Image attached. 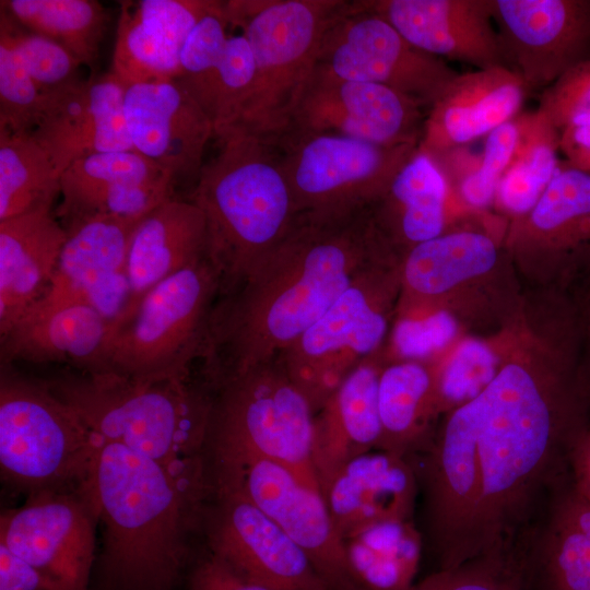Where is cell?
<instances>
[{"label":"cell","instance_id":"cell-12","mask_svg":"<svg viewBox=\"0 0 590 590\" xmlns=\"http://www.w3.org/2000/svg\"><path fill=\"white\" fill-rule=\"evenodd\" d=\"M297 216L341 217L371 206L420 143L385 146L330 133L275 141Z\"/></svg>","mask_w":590,"mask_h":590},{"label":"cell","instance_id":"cell-19","mask_svg":"<svg viewBox=\"0 0 590 590\" xmlns=\"http://www.w3.org/2000/svg\"><path fill=\"white\" fill-rule=\"evenodd\" d=\"M505 66L532 90L590 59V0H492Z\"/></svg>","mask_w":590,"mask_h":590},{"label":"cell","instance_id":"cell-6","mask_svg":"<svg viewBox=\"0 0 590 590\" xmlns=\"http://www.w3.org/2000/svg\"><path fill=\"white\" fill-rule=\"evenodd\" d=\"M504 238L477 227L453 226L410 249L402 258L396 315L441 309L471 333L498 330L524 292Z\"/></svg>","mask_w":590,"mask_h":590},{"label":"cell","instance_id":"cell-31","mask_svg":"<svg viewBox=\"0 0 590 590\" xmlns=\"http://www.w3.org/2000/svg\"><path fill=\"white\" fill-rule=\"evenodd\" d=\"M205 257L206 226L200 208L175 197L162 202L132 234L126 260L130 298L122 316L153 286Z\"/></svg>","mask_w":590,"mask_h":590},{"label":"cell","instance_id":"cell-41","mask_svg":"<svg viewBox=\"0 0 590 590\" xmlns=\"http://www.w3.org/2000/svg\"><path fill=\"white\" fill-rule=\"evenodd\" d=\"M471 333L452 314L441 309H417L394 316L382 350L385 363L414 361L433 363L463 335Z\"/></svg>","mask_w":590,"mask_h":590},{"label":"cell","instance_id":"cell-26","mask_svg":"<svg viewBox=\"0 0 590 590\" xmlns=\"http://www.w3.org/2000/svg\"><path fill=\"white\" fill-rule=\"evenodd\" d=\"M321 493L344 541L375 523L413 519L420 487L409 457L373 450L340 468Z\"/></svg>","mask_w":590,"mask_h":590},{"label":"cell","instance_id":"cell-27","mask_svg":"<svg viewBox=\"0 0 590 590\" xmlns=\"http://www.w3.org/2000/svg\"><path fill=\"white\" fill-rule=\"evenodd\" d=\"M369 211L377 231L402 257L479 213L460 202L436 158L420 149Z\"/></svg>","mask_w":590,"mask_h":590},{"label":"cell","instance_id":"cell-44","mask_svg":"<svg viewBox=\"0 0 590 590\" xmlns=\"http://www.w3.org/2000/svg\"><path fill=\"white\" fill-rule=\"evenodd\" d=\"M44 103L45 94L27 72L9 33L0 26V127L30 133Z\"/></svg>","mask_w":590,"mask_h":590},{"label":"cell","instance_id":"cell-52","mask_svg":"<svg viewBox=\"0 0 590 590\" xmlns=\"http://www.w3.org/2000/svg\"><path fill=\"white\" fill-rule=\"evenodd\" d=\"M578 381L581 394L590 411V310H585V331L580 354Z\"/></svg>","mask_w":590,"mask_h":590},{"label":"cell","instance_id":"cell-23","mask_svg":"<svg viewBox=\"0 0 590 590\" xmlns=\"http://www.w3.org/2000/svg\"><path fill=\"white\" fill-rule=\"evenodd\" d=\"M172 175L137 151L88 155L60 176L56 217L67 231L99 215L143 217L173 197Z\"/></svg>","mask_w":590,"mask_h":590},{"label":"cell","instance_id":"cell-3","mask_svg":"<svg viewBox=\"0 0 590 590\" xmlns=\"http://www.w3.org/2000/svg\"><path fill=\"white\" fill-rule=\"evenodd\" d=\"M91 481L103 551L97 590H178L194 559L190 538L200 531L209 489L184 481L156 461L105 441Z\"/></svg>","mask_w":590,"mask_h":590},{"label":"cell","instance_id":"cell-32","mask_svg":"<svg viewBox=\"0 0 590 590\" xmlns=\"http://www.w3.org/2000/svg\"><path fill=\"white\" fill-rule=\"evenodd\" d=\"M381 435L377 450L409 457L432 437L441 412L430 364L385 363L378 385Z\"/></svg>","mask_w":590,"mask_h":590},{"label":"cell","instance_id":"cell-2","mask_svg":"<svg viewBox=\"0 0 590 590\" xmlns=\"http://www.w3.org/2000/svg\"><path fill=\"white\" fill-rule=\"evenodd\" d=\"M391 251L369 208L341 217L297 216L247 276L217 297L199 361L204 382L213 389L276 359L365 267Z\"/></svg>","mask_w":590,"mask_h":590},{"label":"cell","instance_id":"cell-35","mask_svg":"<svg viewBox=\"0 0 590 590\" xmlns=\"http://www.w3.org/2000/svg\"><path fill=\"white\" fill-rule=\"evenodd\" d=\"M0 8L24 28L68 50L93 67L104 39L108 14L96 0H1Z\"/></svg>","mask_w":590,"mask_h":590},{"label":"cell","instance_id":"cell-54","mask_svg":"<svg viewBox=\"0 0 590 590\" xmlns=\"http://www.w3.org/2000/svg\"><path fill=\"white\" fill-rule=\"evenodd\" d=\"M589 303H590V302H589ZM588 309L590 310V304H589V306H588Z\"/></svg>","mask_w":590,"mask_h":590},{"label":"cell","instance_id":"cell-45","mask_svg":"<svg viewBox=\"0 0 590 590\" xmlns=\"http://www.w3.org/2000/svg\"><path fill=\"white\" fill-rule=\"evenodd\" d=\"M0 26L9 33L27 72L44 94L82 80L78 74L82 64L59 44L24 28L2 10Z\"/></svg>","mask_w":590,"mask_h":590},{"label":"cell","instance_id":"cell-8","mask_svg":"<svg viewBox=\"0 0 590 590\" xmlns=\"http://www.w3.org/2000/svg\"><path fill=\"white\" fill-rule=\"evenodd\" d=\"M402 258L391 251L365 267L276 357L315 413L357 365L384 350L400 297Z\"/></svg>","mask_w":590,"mask_h":590},{"label":"cell","instance_id":"cell-18","mask_svg":"<svg viewBox=\"0 0 590 590\" xmlns=\"http://www.w3.org/2000/svg\"><path fill=\"white\" fill-rule=\"evenodd\" d=\"M422 108L386 86L340 79L315 68L284 134L330 133L385 146L420 143Z\"/></svg>","mask_w":590,"mask_h":590},{"label":"cell","instance_id":"cell-15","mask_svg":"<svg viewBox=\"0 0 590 590\" xmlns=\"http://www.w3.org/2000/svg\"><path fill=\"white\" fill-rule=\"evenodd\" d=\"M504 244L528 288L568 292L590 272V175L562 162L536 204L510 221Z\"/></svg>","mask_w":590,"mask_h":590},{"label":"cell","instance_id":"cell-16","mask_svg":"<svg viewBox=\"0 0 590 590\" xmlns=\"http://www.w3.org/2000/svg\"><path fill=\"white\" fill-rule=\"evenodd\" d=\"M210 487L241 491L303 550L329 590H361L319 487L267 459L209 470Z\"/></svg>","mask_w":590,"mask_h":590},{"label":"cell","instance_id":"cell-1","mask_svg":"<svg viewBox=\"0 0 590 590\" xmlns=\"http://www.w3.org/2000/svg\"><path fill=\"white\" fill-rule=\"evenodd\" d=\"M580 342L526 317L504 337L500 367L470 402L442 415L409 456L422 497L418 526L435 570L508 550L530 536L568 480L573 441L588 424Z\"/></svg>","mask_w":590,"mask_h":590},{"label":"cell","instance_id":"cell-17","mask_svg":"<svg viewBox=\"0 0 590 590\" xmlns=\"http://www.w3.org/2000/svg\"><path fill=\"white\" fill-rule=\"evenodd\" d=\"M200 532L208 550L272 590H329L303 550L237 488H210Z\"/></svg>","mask_w":590,"mask_h":590},{"label":"cell","instance_id":"cell-4","mask_svg":"<svg viewBox=\"0 0 590 590\" xmlns=\"http://www.w3.org/2000/svg\"><path fill=\"white\" fill-rule=\"evenodd\" d=\"M86 426L175 476L209 488L206 439L212 392L201 380H139L111 371L67 373L46 381Z\"/></svg>","mask_w":590,"mask_h":590},{"label":"cell","instance_id":"cell-46","mask_svg":"<svg viewBox=\"0 0 590 590\" xmlns=\"http://www.w3.org/2000/svg\"><path fill=\"white\" fill-rule=\"evenodd\" d=\"M538 110L560 133L590 125V59L562 74L543 88Z\"/></svg>","mask_w":590,"mask_h":590},{"label":"cell","instance_id":"cell-11","mask_svg":"<svg viewBox=\"0 0 590 590\" xmlns=\"http://www.w3.org/2000/svg\"><path fill=\"white\" fill-rule=\"evenodd\" d=\"M220 287L208 257L153 286L113 326L104 371L148 381L190 379Z\"/></svg>","mask_w":590,"mask_h":590},{"label":"cell","instance_id":"cell-49","mask_svg":"<svg viewBox=\"0 0 590 590\" xmlns=\"http://www.w3.org/2000/svg\"><path fill=\"white\" fill-rule=\"evenodd\" d=\"M0 590L48 589L34 567L0 543Z\"/></svg>","mask_w":590,"mask_h":590},{"label":"cell","instance_id":"cell-30","mask_svg":"<svg viewBox=\"0 0 590 590\" xmlns=\"http://www.w3.org/2000/svg\"><path fill=\"white\" fill-rule=\"evenodd\" d=\"M66 239L50 210L0 221V337L46 295Z\"/></svg>","mask_w":590,"mask_h":590},{"label":"cell","instance_id":"cell-47","mask_svg":"<svg viewBox=\"0 0 590 590\" xmlns=\"http://www.w3.org/2000/svg\"><path fill=\"white\" fill-rule=\"evenodd\" d=\"M214 3L215 0H140L135 8L143 24L180 52L190 32Z\"/></svg>","mask_w":590,"mask_h":590},{"label":"cell","instance_id":"cell-38","mask_svg":"<svg viewBox=\"0 0 590 590\" xmlns=\"http://www.w3.org/2000/svg\"><path fill=\"white\" fill-rule=\"evenodd\" d=\"M251 47L243 34L229 35L221 58L201 74L177 80L208 115L214 135L232 127L255 80Z\"/></svg>","mask_w":590,"mask_h":590},{"label":"cell","instance_id":"cell-36","mask_svg":"<svg viewBox=\"0 0 590 590\" xmlns=\"http://www.w3.org/2000/svg\"><path fill=\"white\" fill-rule=\"evenodd\" d=\"M60 175L28 132L0 127V221L51 210Z\"/></svg>","mask_w":590,"mask_h":590},{"label":"cell","instance_id":"cell-9","mask_svg":"<svg viewBox=\"0 0 590 590\" xmlns=\"http://www.w3.org/2000/svg\"><path fill=\"white\" fill-rule=\"evenodd\" d=\"M102 444L46 381L1 365L0 473L12 489L31 495L84 485Z\"/></svg>","mask_w":590,"mask_h":590},{"label":"cell","instance_id":"cell-24","mask_svg":"<svg viewBox=\"0 0 590 590\" xmlns=\"http://www.w3.org/2000/svg\"><path fill=\"white\" fill-rule=\"evenodd\" d=\"M365 5L416 48L476 69L505 66L492 0H370Z\"/></svg>","mask_w":590,"mask_h":590},{"label":"cell","instance_id":"cell-5","mask_svg":"<svg viewBox=\"0 0 590 590\" xmlns=\"http://www.w3.org/2000/svg\"><path fill=\"white\" fill-rule=\"evenodd\" d=\"M214 137L217 152L203 164L190 200L205 219L220 297L284 238L297 214L275 141L236 128Z\"/></svg>","mask_w":590,"mask_h":590},{"label":"cell","instance_id":"cell-53","mask_svg":"<svg viewBox=\"0 0 590 590\" xmlns=\"http://www.w3.org/2000/svg\"><path fill=\"white\" fill-rule=\"evenodd\" d=\"M411 590H433V588L428 582L427 578L424 577L422 580L416 582Z\"/></svg>","mask_w":590,"mask_h":590},{"label":"cell","instance_id":"cell-48","mask_svg":"<svg viewBox=\"0 0 590 590\" xmlns=\"http://www.w3.org/2000/svg\"><path fill=\"white\" fill-rule=\"evenodd\" d=\"M188 590H272L249 579L205 546L196 554L186 578Z\"/></svg>","mask_w":590,"mask_h":590},{"label":"cell","instance_id":"cell-22","mask_svg":"<svg viewBox=\"0 0 590 590\" xmlns=\"http://www.w3.org/2000/svg\"><path fill=\"white\" fill-rule=\"evenodd\" d=\"M127 129L134 151L168 172L175 186L196 182L214 127L177 80L127 85Z\"/></svg>","mask_w":590,"mask_h":590},{"label":"cell","instance_id":"cell-21","mask_svg":"<svg viewBox=\"0 0 590 590\" xmlns=\"http://www.w3.org/2000/svg\"><path fill=\"white\" fill-rule=\"evenodd\" d=\"M125 90L109 72L45 94L42 115L30 134L60 176L79 158L134 150L125 118Z\"/></svg>","mask_w":590,"mask_h":590},{"label":"cell","instance_id":"cell-40","mask_svg":"<svg viewBox=\"0 0 590 590\" xmlns=\"http://www.w3.org/2000/svg\"><path fill=\"white\" fill-rule=\"evenodd\" d=\"M110 72L126 86L180 76V52L143 24L135 2H120Z\"/></svg>","mask_w":590,"mask_h":590},{"label":"cell","instance_id":"cell-20","mask_svg":"<svg viewBox=\"0 0 590 590\" xmlns=\"http://www.w3.org/2000/svg\"><path fill=\"white\" fill-rule=\"evenodd\" d=\"M143 217L99 215L67 229L48 292L28 311L84 303L114 326L129 303L127 252Z\"/></svg>","mask_w":590,"mask_h":590},{"label":"cell","instance_id":"cell-51","mask_svg":"<svg viewBox=\"0 0 590 590\" xmlns=\"http://www.w3.org/2000/svg\"><path fill=\"white\" fill-rule=\"evenodd\" d=\"M559 152L567 165L590 175V125L562 131Z\"/></svg>","mask_w":590,"mask_h":590},{"label":"cell","instance_id":"cell-10","mask_svg":"<svg viewBox=\"0 0 590 590\" xmlns=\"http://www.w3.org/2000/svg\"><path fill=\"white\" fill-rule=\"evenodd\" d=\"M344 1L237 0V27L255 60V80L229 128L276 141L309 81L324 32ZM228 129V128H227Z\"/></svg>","mask_w":590,"mask_h":590},{"label":"cell","instance_id":"cell-25","mask_svg":"<svg viewBox=\"0 0 590 590\" xmlns=\"http://www.w3.org/2000/svg\"><path fill=\"white\" fill-rule=\"evenodd\" d=\"M531 92L506 66L458 73L428 108L418 149L436 156L514 119Z\"/></svg>","mask_w":590,"mask_h":590},{"label":"cell","instance_id":"cell-39","mask_svg":"<svg viewBox=\"0 0 590 590\" xmlns=\"http://www.w3.org/2000/svg\"><path fill=\"white\" fill-rule=\"evenodd\" d=\"M429 364L442 416L476 398L494 379L502 364L499 332L468 333Z\"/></svg>","mask_w":590,"mask_h":590},{"label":"cell","instance_id":"cell-33","mask_svg":"<svg viewBox=\"0 0 590 590\" xmlns=\"http://www.w3.org/2000/svg\"><path fill=\"white\" fill-rule=\"evenodd\" d=\"M351 571L361 590H411L424 552L414 519L369 526L344 540Z\"/></svg>","mask_w":590,"mask_h":590},{"label":"cell","instance_id":"cell-42","mask_svg":"<svg viewBox=\"0 0 590 590\" xmlns=\"http://www.w3.org/2000/svg\"><path fill=\"white\" fill-rule=\"evenodd\" d=\"M529 539L511 548L474 557L426 578L433 590H534L528 556Z\"/></svg>","mask_w":590,"mask_h":590},{"label":"cell","instance_id":"cell-13","mask_svg":"<svg viewBox=\"0 0 590 590\" xmlns=\"http://www.w3.org/2000/svg\"><path fill=\"white\" fill-rule=\"evenodd\" d=\"M317 69L375 83L430 107L458 74L445 60L409 43L364 1H344L321 40Z\"/></svg>","mask_w":590,"mask_h":590},{"label":"cell","instance_id":"cell-14","mask_svg":"<svg viewBox=\"0 0 590 590\" xmlns=\"http://www.w3.org/2000/svg\"><path fill=\"white\" fill-rule=\"evenodd\" d=\"M98 504L90 480L27 495L0 516V543L34 567L48 590H90Z\"/></svg>","mask_w":590,"mask_h":590},{"label":"cell","instance_id":"cell-28","mask_svg":"<svg viewBox=\"0 0 590 590\" xmlns=\"http://www.w3.org/2000/svg\"><path fill=\"white\" fill-rule=\"evenodd\" d=\"M382 351L357 365L315 413L311 463L320 491L352 459L378 449Z\"/></svg>","mask_w":590,"mask_h":590},{"label":"cell","instance_id":"cell-7","mask_svg":"<svg viewBox=\"0 0 590 590\" xmlns=\"http://www.w3.org/2000/svg\"><path fill=\"white\" fill-rule=\"evenodd\" d=\"M211 392L208 470L267 459L319 487L311 463L315 412L276 359L227 378Z\"/></svg>","mask_w":590,"mask_h":590},{"label":"cell","instance_id":"cell-29","mask_svg":"<svg viewBox=\"0 0 590 590\" xmlns=\"http://www.w3.org/2000/svg\"><path fill=\"white\" fill-rule=\"evenodd\" d=\"M113 324L84 303L32 310L0 337L1 364H64L83 373L105 370Z\"/></svg>","mask_w":590,"mask_h":590},{"label":"cell","instance_id":"cell-34","mask_svg":"<svg viewBox=\"0 0 590 590\" xmlns=\"http://www.w3.org/2000/svg\"><path fill=\"white\" fill-rule=\"evenodd\" d=\"M520 138L493 205L510 221L527 214L559 169V132L538 109L519 114Z\"/></svg>","mask_w":590,"mask_h":590},{"label":"cell","instance_id":"cell-37","mask_svg":"<svg viewBox=\"0 0 590 590\" xmlns=\"http://www.w3.org/2000/svg\"><path fill=\"white\" fill-rule=\"evenodd\" d=\"M528 556L534 590H590V539L548 505Z\"/></svg>","mask_w":590,"mask_h":590},{"label":"cell","instance_id":"cell-43","mask_svg":"<svg viewBox=\"0 0 590 590\" xmlns=\"http://www.w3.org/2000/svg\"><path fill=\"white\" fill-rule=\"evenodd\" d=\"M519 115L486 135L484 149L471 170L459 179L455 192L474 212L493 205L498 182L509 165L520 138Z\"/></svg>","mask_w":590,"mask_h":590},{"label":"cell","instance_id":"cell-50","mask_svg":"<svg viewBox=\"0 0 590 590\" xmlns=\"http://www.w3.org/2000/svg\"><path fill=\"white\" fill-rule=\"evenodd\" d=\"M547 505L590 539V499L575 489L569 479Z\"/></svg>","mask_w":590,"mask_h":590}]
</instances>
